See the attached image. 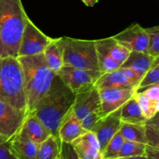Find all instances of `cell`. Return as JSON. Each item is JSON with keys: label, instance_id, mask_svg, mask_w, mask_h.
<instances>
[{"label": "cell", "instance_id": "obj_3", "mask_svg": "<svg viewBox=\"0 0 159 159\" xmlns=\"http://www.w3.org/2000/svg\"><path fill=\"white\" fill-rule=\"evenodd\" d=\"M27 18L21 0H0V57H17Z\"/></svg>", "mask_w": 159, "mask_h": 159}, {"label": "cell", "instance_id": "obj_34", "mask_svg": "<svg viewBox=\"0 0 159 159\" xmlns=\"http://www.w3.org/2000/svg\"><path fill=\"white\" fill-rule=\"evenodd\" d=\"M82 1L85 6H89V7H93L99 2V0H82Z\"/></svg>", "mask_w": 159, "mask_h": 159}, {"label": "cell", "instance_id": "obj_26", "mask_svg": "<svg viewBox=\"0 0 159 159\" xmlns=\"http://www.w3.org/2000/svg\"><path fill=\"white\" fill-rule=\"evenodd\" d=\"M134 96L146 119L148 120L158 114L159 103L154 102L141 92H136Z\"/></svg>", "mask_w": 159, "mask_h": 159}, {"label": "cell", "instance_id": "obj_4", "mask_svg": "<svg viewBox=\"0 0 159 159\" xmlns=\"http://www.w3.org/2000/svg\"><path fill=\"white\" fill-rule=\"evenodd\" d=\"M0 100L28 114L23 70L16 57H0Z\"/></svg>", "mask_w": 159, "mask_h": 159}, {"label": "cell", "instance_id": "obj_32", "mask_svg": "<svg viewBox=\"0 0 159 159\" xmlns=\"http://www.w3.org/2000/svg\"><path fill=\"white\" fill-rule=\"evenodd\" d=\"M61 159H80L75 152L71 144L64 142H61Z\"/></svg>", "mask_w": 159, "mask_h": 159}, {"label": "cell", "instance_id": "obj_20", "mask_svg": "<svg viewBox=\"0 0 159 159\" xmlns=\"http://www.w3.org/2000/svg\"><path fill=\"white\" fill-rule=\"evenodd\" d=\"M39 144L14 136L9 140V150L16 159H37Z\"/></svg>", "mask_w": 159, "mask_h": 159}, {"label": "cell", "instance_id": "obj_2", "mask_svg": "<svg viewBox=\"0 0 159 159\" xmlns=\"http://www.w3.org/2000/svg\"><path fill=\"white\" fill-rule=\"evenodd\" d=\"M23 75V87L28 113H32L51 86L54 74L45 63L43 53L31 56H19Z\"/></svg>", "mask_w": 159, "mask_h": 159}, {"label": "cell", "instance_id": "obj_37", "mask_svg": "<svg viewBox=\"0 0 159 159\" xmlns=\"http://www.w3.org/2000/svg\"><path fill=\"white\" fill-rule=\"evenodd\" d=\"M0 139H1V138H0Z\"/></svg>", "mask_w": 159, "mask_h": 159}, {"label": "cell", "instance_id": "obj_1", "mask_svg": "<svg viewBox=\"0 0 159 159\" xmlns=\"http://www.w3.org/2000/svg\"><path fill=\"white\" fill-rule=\"evenodd\" d=\"M75 99V94L58 76L55 75L49 90L37 103L32 113L48 127L51 134L58 138L60 124L72 109Z\"/></svg>", "mask_w": 159, "mask_h": 159}, {"label": "cell", "instance_id": "obj_17", "mask_svg": "<svg viewBox=\"0 0 159 159\" xmlns=\"http://www.w3.org/2000/svg\"><path fill=\"white\" fill-rule=\"evenodd\" d=\"M85 132L87 130L82 127L80 120L76 117L71 109L60 124L57 135L61 142L71 144Z\"/></svg>", "mask_w": 159, "mask_h": 159}, {"label": "cell", "instance_id": "obj_9", "mask_svg": "<svg viewBox=\"0 0 159 159\" xmlns=\"http://www.w3.org/2000/svg\"><path fill=\"white\" fill-rule=\"evenodd\" d=\"M27 113L0 100V138L8 141L20 130Z\"/></svg>", "mask_w": 159, "mask_h": 159}, {"label": "cell", "instance_id": "obj_36", "mask_svg": "<svg viewBox=\"0 0 159 159\" xmlns=\"http://www.w3.org/2000/svg\"><path fill=\"white\" fill-rule=\"evenodd\" d=\"M60 159H61V158H60Z\"/></svg>", "mask_w": 159, "mask_h": 159}, {"label": "cell", "instance_id": "obj_23", "mask_svg": "<svg viewBox=\"0 0 159 159\" xmlns=\"http://www.w3.org/2000/svg\"><path fill=\"white\" fill-rule=\"evenodd\" d=\"M120 133L122 135L124 141L143 143L146 144L144 125L122 123Z\"/></svg>", "mask_w": 159, "mask_h": 159}, {"label": "cell", "instance_id": "obj_28", "mask_svg": "<svg viewBox=\"0 0 159 159\" xmlns=\"http://www.w3.org/2000/svg\"><path fill=\"white\" fill-rule=\"evenodd\" d=\"M124 142V139L120 131H118L112 138L110 142L107 144L102 151V156L104 159H115L117 158L118 154L120 151L121 147Z\"/></svg>", "mask_w": 159, "mask_h": 159}, {"label": "cell", "instance_id": "obj_21", "mask_svg": "<svg viewBox=\"0 0 159 159\" xmlns=\"http://www.w3.org/2000/svg\"><path fill=\"white\" fill-rule=\"evenodd\" d=\"M120 120L122 123L144 125L147 119L144 116L136 98L134 96L121 107Z\"/></svg>", "mask_w": 159, "mask_h": 159}, {"label": "cell", "instance_id": "obj_12", "mask_svg": "<svg viewBox=\"0 0 159 159\" xmlns=\"http://www.w3.org/2000/svg\"><path fill=\"white\" fill-rule=\"evenodd\" d=\"M101 115L106 116L118 109L133 97L137 92L136 88H105L100 89Z\"/></svg>", "mask_w": 159, "mask_h": 159}, {"label": "cell", "instance_id": "obj_19", "mask_svg": "<svg viewBox=\"0 0 159 159\" xmlns=\"http://www.w3.org/2000/svg\"><path fill=\"white\" fill-rule=\"evenodd\" d=\"M45 63L54 74L57 75L64 66L63 46L60 38L52 39L43 52Z\"/></svg>", "mask_w": 159, "mask_h": 159}, {"label": "cell", "instance_id": "obj_5", "mask_svg": "<svg viewBox=\"0 0 159 159\" xmlns=\"http://www.w3.org/2000/svg\"><path fill=\"white\" fill-rule=\"evenodd\" d=\"M64 66L99 71L95 40L61 37Z\"/></svg>", "mask_w": 159, "mask_h": 159}, {"label": "cell", "instance_id": "obj_18", "mask_svg": "<svg viewBox=\"0 0 159 159\" xmlns=\"http://www.w3.org/2000/svg\"><path fill=\"white\" fill-rule=\"evenodd\" d=\"M158 58L159 57H154L145 52L130 51L127 60L120 67L130 68L141 79Z\"/></svg>", "mask_w": 159, "mask_h": 159}, {"label": "cell", "instance_id": "obj_13", "mask_svg": "<svg viewBox=\"0 0 159 159\" xmlns=\"http://www.w3.org/2000/svg\"><path fill=\"white\" fill-rule=\"evenodd\" d=\"M72 111L80 120L94 112H99L101 113L99 91L96 85L88 89L76 93Z\"/></svg>", "mask_w": 159, "mask_h": 159}, {"label": "cell", "instance_id": "obj_8", "mask_svg": "<svg viewBox=\"0 0 159 159\" xmlns=\"http://www.w3.org/2000/svg\"><path fill=\"white\" fill-rule=\"evenodd\" d=\"M52 39L45 35L28 17L20 40L17 57L42 54Z\"/></svg>", "mask_w": 159, "mask_h": 159}, {"label": "cell", "instance_id": "obj_25", "mask_svg": "<svg viewBox=\"0 0 159 159\" xmlns=\"http://www.w3.org/2000/svg\"><path fill=\"white\" fill-rule=\"evenodd\" d=\"M146 148L147 144L143 143L124 141L120 151L118 154L117 158L144 156L146 155Z\"/></svg>", "mask_w": 159, "mask_h": 159}, {"label": "cell", "instance_id": "obj_29", "mask_svg": "<svg viewBox=\"0 0 159 159\" xmlns=\"http://www.w3.org/2000/svg\"><path fill=\"white\" fill-rule=\"evenodd\" d=\"M148 34L147 54L154 57H159V26L146 28Z\"/></svg>", "mask_w": 159, "mask_h": 159}, {"label": "cell", "instance_id": "obj_30", "mask_svg": "<svg viewBox=\"0 0 159 159\" xmlns=\"http://www.w3.org/2000/svg\"><path fill=\"white\" fill-rule=\"evenodd\" d=\"M101 117H102V116H101V113L99 112H94V113L87 115L85 117L81 120L80 121L82 127L87 131H90L93 126L95 125V124L98 121V120Z\"/></svg>", "mask_w": 159, "mask_h": 159}, {"label": "cell", "instance_id": "obj_14", "mask_svg": "<svg viewBox=\"0 0 159 159\" xmlns=\"http://www.w3.org/2000/svg\"><path fill=\"white\" fill-rule=\"evenodd\" d=\"M113 37L130 51L147 53L148 34L146 28L142 27L138 23H133L127 29Z\"/></svg>", "mask_w": 159, "mask_h": 159}, {"label": "cell", "instance_id": "obj_16", "mask_svg": "<svg viewBox=\"0 0 159 159\" xmlns=\"http://www.w3.org/2000/svg\"><path fill=\"white\" fill-rule=\"evenodd\" d=\"M71 144L80 159H104L97 138L92 131L85 132Z\"/></svg>", "mask_w": 159, "mask_h": 159}, {"label": "cell", "instance_id": "obj_31", "mask_svg": "<svg viewBox=\"0 0 159 159\" xmlns=\"http://www.w3.org/2000/svg\"><path fill=\"white\" fill-rule=\"evenodd\" d=\"M137 92H141L154 102L159 103V85H151Z\"/></svg>", "mask_w": 159, "mask_h": 159}, {"label": "cell", "instance_id": "obj_27", "mask_svg": "<svg viewBox=\"0 0 159 159\" xmlns=\"http://www.w3.org/2000/svg\"><path fill=\"white\" fill-rule=\"evenodd\" d=\"M154 85H159V58L155 61L152 68L141 78L137 91Z\"/></svg>", "mask_w": 159, "mask_h": 159}, {"label": "cell", "instance_id": "obj_24", "mask_svg": "<svg viewBox=\"0 0 159 159\" xmlns=\"http://www.w3.org/2000/svg\"><path fill=\"white\" fill-rule=\"evenodd\" d=\"M158 113L147 120L144 124L146 144L151 147L159 148V124Z\"/></svg>", "mask_w": 159, "mask_h": 159}, {"label": "cell", "instance_id": "obj_35", "mask_svg": "<svg viewBox=\"0 0 159 159\" xmlns=\"http://www.w3.org/2000/svg\"><path fill=\"white\" fill-rule=\"evenodd\" d=\"M115 159H149L146 155L144 156H134V157H125V158H117Z\"/></svg>", "mask_w": 159, "mask_h": 159}, {"label": "cell", "instance_id": "obj_6", "mask_svg": "<svg viewBox=\"0 0 159 159\" xmlns=\"http://www.w3.org/2000/svg\"><path fill=\"white\" fill-rule=\"evenodd\" d=\"M99 69L102 74L120 68L130 51L113 37L95 40Z\"/></svg>", "mask_w": 159, "mask_h": 159}, {"label": "cell", "instance_id": "obj_15", "mask_svg": "<svg viewBox=\"0 0 159 159\" xmlns=\"http://www.w3.org/2000/svg\"><path fill=\"white\" fill-rule=\"evenodd\" d=\"M51 135V133L48 127L37 116L30 113H28L26 116L20 130L15 134V137L40 144Z\"/></svg>", "mask_w": 159, "mask_h": 159}, {"label": "cell", "instance_id": "obj_11", "mask_svg": "<svg viewBox=\"0 0 159 159\" xmlns=\"http://www.w3.org/2000/svg\"><path fill=\"white\" fill-rule=\"evenodd\" d=\"M121 108L102 116L98 120L90 131L95 134L99 141L100 149L104 150L113 136L120 131L122 121L120 120Z\"/></svg>", "mask_w": 159, "mask_h": 159}, {"label": "cell", "instance_id": "obj_33", "mask_svg": "<svg viewBox=\"0 0 159 159\" xmlns=\"http://www.w3.org/2000/svg\"><path fill=\"white\" fill-rule=\"evenodd\" d=\"M0 159H16L9 150V141L0 139Z\"/></svg>", "mask_w": 159, "mask_h": 159}, {"label": "cell", "instance_id": "obj_22", "mask_svg": "<svg viewBox=\"0 0 159 159\" xmlns=\"http://www.w3.org/2000/svg\"><path fill=\"white\" fill-rule=\"evenodd\" d=\"M61 141L51 134L39 144L37 159H60Z\"/></svg>", "mask_w": 159, "mask_h": 159}, {"label": "cell", "instance_id": "obj_7", "mask_svg": "<svg viewBox=\"0 0 159 159\" xmlns=\"http://www.w3.org/2000/svg\"><path fill=\"white\" fill-rule=\"evenodd\" d=\"M57 75L75 94H76L93 86L99 78L102 75V73L99 71L94 70L63 66Z\"/></svg>", "mask_w": 159, "mask_h": 159}, {"label": "cell", "instance_id": "obj_10", "mask_svg": "<svg viewBox=\"0 0 159 159\" xmlns=\"http://www.w3.org/2000/svg\"><path fill=\"white\" fill-rule=\"evenodd\" d=\"M141 79L127 68H119L108 73H104L95 85L99 89L105 88H136Z\"/></svg>", "mask_w": 159, "mask_h": 159}]
</instances>
